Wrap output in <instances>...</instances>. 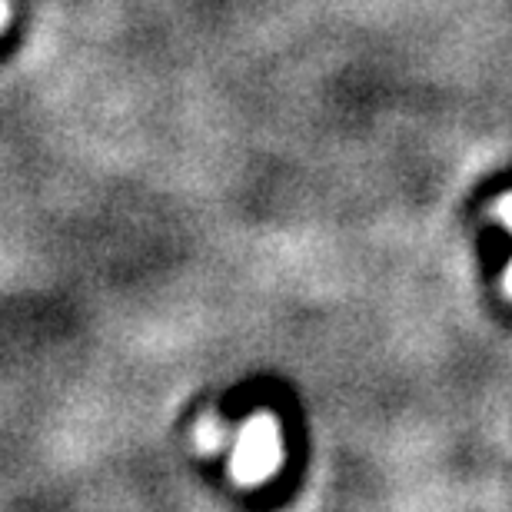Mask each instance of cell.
I'll use <instances>...</instances> for the list:
<instances>
[{
    "label": "cell",
    "mask_w": 512,
    "mask_h": 512,
    "mask_svg": "<svg viewBox=\"0 0 512 512\" xmlns=\"http://www.w3.org/2000/svg\"><path fill=\"white\" fill-rule=\"evenodd\" d=\"M283 446H280V426L273 416H253L247 426L240 429L237 446H233L230 469L240 483H260V479L273 476L280 469Z\"/></svg>",
    "instance_id": "6da1fadb"
},
{
    "label": "cell",
    "mask_w": 512,
    "mask_h": 512,
    "mask_svg": "<svg viewBox=\"0 0 512 512\" xmlns=\"http://www.w3.org/2000/svg\"><path fill=\"white\" fill-rule=\"evenodd\" d=\"M7 17H10V4H7V0H0V27L7 24Z\"/></svg>",
    "instance_id": "3957f363"
},
{
    "label": "cell",
    "mask_w": 512,
    "mask_h": 512,
    "mask_svg": "<svg viewBox=\"0 0 512 512\" xmlns=\"http://www.w3.org/2000/svg\"><path fill=\"white\" fill-rule=\"evenodd\" d=\"M499 220H503L506 227L512 230V197H506L503 203H499Z\"/></svg>",
    "instance_id": "7a4b0ae2"
},
{
    "label": "cell",
    "mask_w": 512,
    "mask_h": 512,
    "mask_svg": "<svg viewBox=\"0 0 512 512\" xmlns=\"http://www.w3.org/2000/svg\"><path fill=\"white\" fill-rule=\"evenodd\" d=\"M506 290L512 293V263H509V273H506Z\"/></svg>",
    "instance_id": "277c9868"
}]
</instances>
